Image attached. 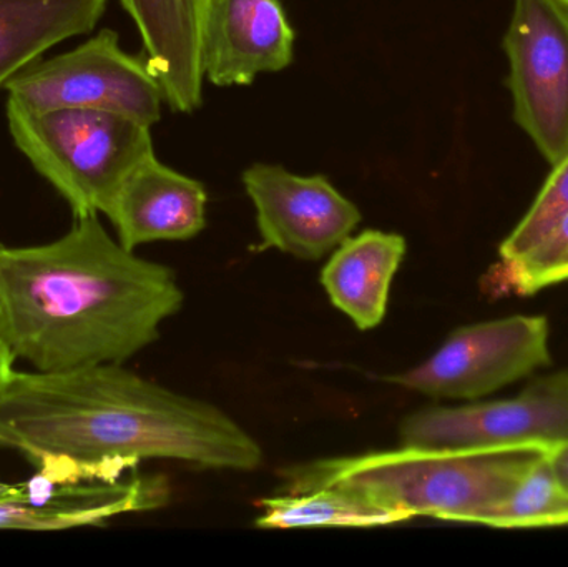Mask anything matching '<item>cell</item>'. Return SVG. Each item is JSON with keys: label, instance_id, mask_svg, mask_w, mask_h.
Listing matches in <instances>:
<instances>
[{"label": "cell", "instance_id": "obj_1", "mask_svg": "<svg viewBox=\"0 0 568 567\" xmlns=\"http://www.w3.org/2000/svg\"><path fill=\"white\" fill-rule=\"evenodd\" d=\"M0 446L52 483L119 482L146 459L255 472L260 443L219 406L142 378L122 363L13 372L0 393Z\"/></svg>", "mask_w": 568, "mask_h": 567}, {"label": "cell", "instance_id": "obj_2", "mask_svg": "<svg viewBox=\"0 0 568 567\" xmlns=\"http://www.w3.org/2000/svg\"><path fill=\"white\" fill-rule=\"evenodd\" d=\"M183 302L176 273L126 250L99 215L45 245L0 246V340L36 372L123 365Z\"/></svg>", "mask_w": 568, "mask_h": 567}, {"label": "cell", "instance_id": "obj_3", "mask_svg": "<svg viewBox=\"0 0 568 567\" xmlns=\"http://www.w3.org/2000/svg\"><path fill=\"white\" fill-rule=\"evenodd\" d=\"M546 448L417 449L336 456L287 466L283 493L336 486L413 518L476 523L499 505Z\"/></svg>", "mask_w": 568, "mask_h": 567}, {"label": "cell", "instance_id": "obj_4", "mask_svg": "<svg viewBox=\"0 0 568 567\" xmlns=\"http://www.w3.org/2000/svg\"><path fill=\"white\" fill-rule=\"evenodd\" d=\"M10 136L69 203L73 219L109 215L130 173L153 152L152 126L92 109L30 112L7 100Z\"/></svg>", "mask_w": 568, "mask_h": 567}, {"label": "cell", "instance_id": "obj_5", "mask_svg": "<svg viewBox=\"0 0 568 567\" xmlns=\"http://www.w3.org/2000/svg\"><path fill=\"white\" fill-rule=\"evenodd\" d=\"M10 102L30 112L92 109L152 126L162 117V85L145 55H130L119 33L102 29L65 53L37 59L6 85Z\"/></svg>", "mask_w": 568, "mask_h": 567}, {"label": "cell", "instance_id": "obj_6", "mask_svg": "<svg viewBox=\"0 0 568 567\" xmlns=\"http://www.w3.org/2000/svg\"><path fill=\"white\" fill-rule=\"evenodd\" d=\"M549 338L546 316L473 323L454 330L429 358L389 382L430 398L473 402L552 365Z\"/></svg>", "mask_w": 568, "mask_h": 567}, {"label": "cell", "instance_id": "obj_7", "mask_svg": "<svg viewBox=\"0 0 568 567\" xmlns=\"http://www.w3.org/2000/svg\"><path fill=\"white\" fill-rule=\"evenodd\" d=\"M399 442L417 449L552 448L568 442V369L537 378L516 398L410 413Z\"/></svg>", "mask_w": 568, "mask_h": 567}, {"label": "cell", "instance_id": "obj_8", "mask_svg": "<svg viewBox=\"0 0 568 567\" xmlns=\"http://www.w3.org/2000/svg\"><path fill=\"white\" fill-rule=\"evenodd\" d=\"M514 117L550 165L568 150V6L514 0L504 37Z\"/></svg>", "mask_w": 568, "mask_h": 567}, {"label": "cell", "instance_id": "obj_9", "mask_svg": "<svg viewBox=\"0 0 568 567\" xmlns=\"http://www.w3.org/2000/svg\"><path fill=\"white\" fill-rule=\"evenodd\" d=\"M242 179L255 206L263 250L317 262L363 220L359 209L326 176H301L282 165L255 163Z\"/></svg>", "mask_w": 568, "mask_h": 567}, {"label": "cell", "instance_id": "obj_10", "mask_svg": "<svg viewBox=\"0 0 568 567\" xmlns=\"http://www.w3.org/2000/svg\"><path fill=\"white\" fill-rule=\"evenodd\" d=\"M170 499L162 476L126 482L52 483L33 476L22 486H6L0 495V529H53L100 526L126 513L153 512Z\"/></svg>", "mask_w": 568, "mask_h": 567}, {"label": "cell", "instance_id": "obj_11", "mask_svg": "<svg viewBox=\"0 0 568 567\" xmlns=\"http://www.w3.org/2000/svg\"><path fill=\"white\" fill-rule=\"evenodd\" d=\"M293 27L282 0H209L202 22L203 79L216 87L250 85L294 59Z\"/></svg>", "mask_w": 568, "mask_h": 567}, {"label": "cell", "instance_id": "obj_12", "mask_svg": "<svg viewBox=\"0 0 568 567\" xmlns=\"http://www.w3.org/2000/svg\"><path fill=\"white\" fill-rule=\"evenodd\" d=\"M205 186L163 165L143 160L123 183L106 219L126 250L152 242H186L206 226Z\"/></svg>", "mask_w": 568, "mask_h": 567}, {"label": "cell", "instance_id": "obj_13", "mask_svg": "<svg viewBox=\"0 0 568 567\" xmlns=\"http://www.w3.org/2000/svg\"><path fill=\"white\" fill-rule=\"evenodd\" d=\"M209 0H120L173 112L202 105V22Z\"/></svg>", "mask_w": 568, "mask_h": 567}, {"label": "cell", "instance_id": "obj_14", "mask_svg": "<svg viewBox=\"0 0 568 567\" xmlns=\"http://www.w3.org/2000/svg\"><path fill=\"white\" fill-rule=\"evenodd\" d=\"M406 239L399 233L364 230L347 236L331 252L320 282L334 308L361 332L383 323L390 285L406 256Z\"/></svg>", "mask_w": 568, "mask_h": 567}, {"label": "cell", "instance_id": "obj_15", "mask_svg": "<svg viewBox=\"0 0 568 567\" xmlns=\"http://www.w3.org/2000/svg\"><path fill=\"white\" fill-rule=\"evenodd\" d=\"M106 0H0V89L47 50L95 29Z\"/></svg>", "mask_w": 568, "mask_h": 567}, {"label": "cell", "instance_id": "obj_16", "mask_svg": "<svg viewBox=\"0 0 568 567\" xmlns=\"http://www.w3.org/2000/svg\"><path fill=\"white\" fill-rule=\"evenodd\" d=\"M260 529L377 528L409 522L406 513L384 508L356 493L324 486L260 499Z\"/></svg>", "mask_w": 568, "mask_h": 567}, {"label": "cell", "instance_id": "obj_17", "mask_svg": "<svg viewBox=\"0 0 568 567\" xmlns=\"http://www.w3.org/2000/svg\"><path fill=\"white\" fill-rule=\"evenodd\" d=\"M474 525L497 529L568 526V496L560 489L547 452L499 505L480 513Z\"/></svg>", "mask_w": 568, "mask_h": 567}, {"label": "cell", "instance_id": "obj_18", "mask_svg": "<svg viewBox=\"0 0 568 567\" xmlns=\"http://www.w3.org/2000/svg\"><path fill=\"white\" fill-rule=\"evenodd\" d=\"M487 279L494 292L517 296L568 282V213L542 242L516 259L500 260Z\"/></svg>", "mask_w": 568, "mask_h": 567}, {"label": "cell", "instance_id": "obj_19", "mask_svg": "<svg viewBox=\"0 0 568 567\" xmlns=\"http://www.w3.org/2000/svg\"><path fill=\"white\" fill-rule=\"evenodd\" d=\"M547 182L527 210L519 225L500 243V260L516 259L542 242L547 233L568 213V150L562 159L552 165Z\"/></svg>", "mask_w": 568, "mask_h": 567}, {"label": "cell", "instance_id": "obj_20", "mask_svg": "<svg viewBox=\"0 0 568 567\" xmlns=\"http://www.w3.org/2000/svg\"><path fill=\"white\" fill-rule=\"evenodd\" d=\"M547 459L560 489L568 496V442L547 449Z\"/></svg>", "mask_w": 568, "mask_h": 567}, {"label": "cell", "instance_id": "obj_21", "mask_svg": "<svg viewBox=\"0 0 568 567\" xmlns=\"http://www.w3.org/2000/svg\"><path fill=\"white\" fill-rule=\"evenodd\" d=\"M13 363H16V358H13L10 350L7 348L6 343L0 340V393L6 388L12 373L16 372Z\"/></svg>", "mask_w": 568, "mask_h": 567}, {"label": "cell", "instance_id": "obj_22", "mask_svg": "<svg viewBox=\"0 0 568 567\" xmlns=\"http://www.w3.org/2000/svg\"><path fill=\"white\" fill-rule=\"evenodd\" d=\"M562 2H564V3H567V6H568V0H562Z\"/></svg>", "mask_w": 568, "mask_h": 567}]
</instances>
